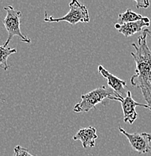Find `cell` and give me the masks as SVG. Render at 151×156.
Returning <instances> with one entry per match:
<instances>
[{
  "label": "cell",
  "instance_id": "obj_11",
  "mask_svg": "<svg viewBox=\"0 0 151 156\" xmlns=\"http://www.w3.org/2000/svg\"><path fill=\"white\" fill-rule=\"evenodd\" d=\"M17 53V50L15 48H11L10 47H5L4 45H0V68L4 70H8L9 65H8V58L11 54Z\"/></svg>",
  "mask_w": 151,
  "mask_h": 156
},
{
  "label": "cell",
  "instance_id": "obj_1",
  "mask_svg": "<svg viewBox=\"0 0 151 156\" xmlns=\"http://www.w3.org/2000/svg\"><path fill=\"white\" fill-rule=\"evenodd\" d=\"M151 31L144 29L138 38V44H131L135 52H131L135 62V71L130 78L131 86L141 89L146 105L151 113V50L147 45V37Z\"/></svg>",
  "mask_w": 151,
  "mask_h": 156
},
{
  "label": "cell",
  "instance_id": "obj_13",
  "mask_svg": "<svg viewBox=\"0 0 151 156\" xmlns=\"http://www.w3.org/2000/svg\"><path fill=\"white\" fill-rule=\"evenodd\" d=\"M136 8L137 9H147L150 6V2L147 0H144V1H135Z\"/></svg>",
  "mask_w": 151,
  "mask_h": 156
},
{
  "label": "cell",
  "instance_id": "obj_10",
  "mask_svg": "<svg viewBox=\"0 0 151 156\" xmlns=\"http://www.w3.org/2000/svg\"><path fill=\"white\" fill-rule=\"evenodd\" d=\"M142 18L143 16L141 14L134 12L131 9H126L125 11L118 14L117 23L120 25H123V24L128 23L140 20Z\"/></svg>",
  "mask_w": 151,
  "mask_h": 156
},
{
  "label": "cell",
  "instance_id": "obj_3",
  "mask_svg": "<svg viewBox=\"0 0 151 156\" xmlns=\"http://www.w3.org/2000/svg\"><path fill=\"white\" fill-rule=\"evenodd\" d=\"M69 11L65 16L58 18L47 16V12H45L44 20L48 23H58L66 21L71 25L74 26L77 23H89L90 20L88 9L82 3L77 0H72L69 2Z\"/></svg>",
  "mask_w": 151,
  "mask_h": 156
},
{
  "label": "cell",
  "instance_id": "obj_7",
  "mask_svg": "<svg viewBox=\"0 0 151 156\" xmlns=\"http://www.w3.org/2000/svg\"><path fill=\"white\" fill-rule=\"evenodd\" d=\"M150 20L149 19V17H143V18L140 20L128 23L123 24V25L116 23L114 27L125 37H129L138 32H142L143 29L145 27H150Z\"/></svg>",
  "mask_w": 151,
  "mask_h": 156
},
{
  "label": "cell",
  "instance_id": "obj_4",
  "mask_svg": "<svg viewBox=\"0 0 151 156\" xmlns=\"http://www.w3.org/2000/svg\"><path fill=\"white\" fill-rule=\"evenodd\" d=\"M4 9L6 11V16L3 20V24L7 30L9 36L3 45L8 47L14 36H18L21 41L30 43L31 39L23 35L20 30V18L22 17V12L11 5L6 6Z\"/></svg>",
  "mask_w": 151,
  "mask_h": 156
},
{
  "label": "cell",
  "instance_id": "obj_8",
  "mask_svg": "<svg viewBox=\"0 0 151 156\" xmlns=\"http://www.w3.org/2000/svg\"><path fill=\"white\" fill-rule=\"evenodd\" d=\"M98 71L99 72V74H102V77L106 80L109 88H111V89H113L115 92H117L123 98L126 96V92H127V91L126 92L125 91V88L127 87L126 81L120 79L119 77H116L113 74H112L111 73H110L108 70L105 69L101 65L98 66Z\"/></svg>",
  "mask_w": 151,
  "mask_h": 156
},
{
  "label": "cell",
  "instance_id": "obj_6",
  "mask_svg": "<svg viewBox=\"0 0 151 156\" xmlns=\"http://www.w3.org/2000/svg\"><path fill=\"white\" fill-rule=\"evenodd\" d=\"M122 109L123 112V121L126 123L133 124L134 122L137 119L138 113L136 112V107H141L144 108L149 109L146 104H141L135 101L131 96V92L128 90L126 92V96L123 98L120 101Z\"/></svg>",
  "mask_w": 151,
  "mask_h": 156
},
{
  "label": "cell",
  "instance_id": "obj_2",
  "mask_svg": "<svg viewBox=\"0 0 151 156\" xmlns=\"http://www.w3.org/2000/svg\"><path fill=\"white\" fill-rule=\"evenodd\" d=\"M105 99L120 102L123 98L111 88L102 86L87 93L81 95V101L76 104L73 110L76 113H87L93 109L98 104L103 103Z\"/></svg>",
  "mask_w": 151,
  "mask_h": 156
},
{
  "label": "cell",
  "instance_id": "obj_12",
  "mask_svg": "<svg viewBox=\"0 0 151 156\" xmlns=\"http://www.w3.org/2000/svg\"><path fill=\"white\" fill-rule=\"evenodd\" d=\"M11 156H35L30 153L28 149L22 147L20 145H17L14 149V153Z\"/></svg>",
  "mask_w": 151,
  "mask_h": 156
},
{
  "label": "cell",
  "instance_id": "obj_9",
  "mask_svg": "<svg viewBox=\"0 0 151 156\" xmlns=\"http://www.w3.org/2000/svg\"><path fill=\"white\" fill-rule=\"evenodd\" d=\"M98 138L96 129L92 126L81 128L76 134L73 136L74 140H81L84 149L87 147H94L95 145V140Z\"/></svg>",
  "mask_w": 151,
  "mask_h": 156
},
{
  "label": "cell",
  "instance_id": "obj_5",
  "mask_svg": "<svg viewBox=\"0 0 151 156\" xmlns=\"http://www.w3.org/2000/svg\"><path fill=\"white\" fill-rule=\"evenodd\" d=\"M120 132L126 136L129 144L134 150L140 154H146L151 152L150 142L151 134L147 132L143 133H131L127 132L125 129L119 126Z\"/></svg>",
  "mask_w": 151,
  "mask_h": 156
}]
</instances>
